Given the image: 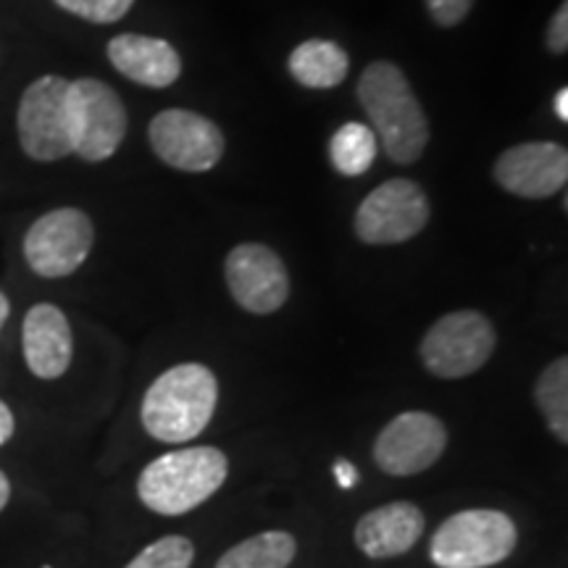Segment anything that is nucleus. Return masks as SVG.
Masks as SVG:
<instances>
[{
  "mask_svg": "<svg viewBox=\"0 0 568 568\" xmlns=\"http://www.w3.org/2000/svg\"><path fill=\"white\" fill-rule=\"evenodd\" d=\"M17 132L21 151L32 161L51 163L67 159L71 153L69 80L45 74L21 92Z\"/></svg>",
  "mask_w": 568,
  "mask_h": 568,
  "instance_id": "8",
  "label": "nucleus"
},
{
  "mask_svg": "<svg viewBox=\"0 0 568 568\" xmlns=\"http://www.w3.org/2000/svg\"><path fill=\"white\" fill-rule=\"evenodd\" d=\"M21 351L27 368L38 379H59L69 372L74 339H71L69 318L59 305L38 303L27 311L21 324Z\"/></svg>",
  "mask_w": 568,
  "mask_h": 568,
  "instance_id": "14",
  "label": "nucleus"
},
{
  "mask_svg": "<svg viewBox=\"0 0 568 568\" xmlns=\"http://www.w3.org/2000/svg\"><path fill=\"white\" fill-rule=\"evenodd\" d=\"M297 556V542L290 531L268 529L234 545L216 560V568H287Z\"/></svg>",
  "mask_w": 568,
  "mask_h": 568,
  "instance_id": "18",
  "label": "nucleus"
},
{
  "mask_svg": "<svg viewBox=\"0 0 568 568\" xmlns=\"http://www.w3.org/2000/svg\"><path fill=\"white\" fill-rule=\"evenodd\" d=\"M335 474H337L339 487H345V489H351L355 485V479H358V471H355V466L351 464V460H337Z\"/></svg>",
  "mask_w": 568,
  "mask_h": 568,
  "instance_id": "26",
  "label": "nucleus"
},
{
  "mask_svg": "<svg viewBox=\"0 0 568 568\" xmlns=\"http://www.w3.org/2000/svg\"><path fill=\"white\" fill-rule=\"evenodd\" d=\"M9 314H11V303H9V297H6L3 290H0V329H3V324L9 322Z\"/></svg>",
  "mask_w": 568,
  "mask_h": 568,
  "instance_id": "29",
  "label": "nucleus"
},
{
  "mask_svg": "<svg viewBox=\"0 0 568 568\" xmlns=\"http://www.w3.org/2000/svg\"><path fill=\"white\" fill-rule=\"evenodd\" d=\"M109 61L126 80L163 90L182 77V59L169 40L148 34H116L109 42Z\"/></svg>",
  "mask_w": 568,
  "mask_h": 568,
  "instance_id": "16",
  "label": "nucleus"
},
{
  "mask_svg": "<svg viewBox=\"0 0 568 568\" xmlns=\"http://www.w3.org/2000/svg\"><path fill=\"white\" fill-rule=\"evenodd\" d=\"M358 101L389 161L416 163L422 159L429 142V122L400 67L393 61L368 63L358 80Z\"/></svg>",
  "mask_w": 568,
  "mask_h": 568,
  "instance_id": "1",
  "label": "nucleus"
},
{
  "mask_svg": "<svg viewBox=\"0 0 568 568\" xmlns=\"http://www.w3.org/2000/svg\"><path fill=\"white\" fill-rule=\"evenodd\" d=\"M552 109H556V116L560 122H568V88H560L556 101H552Z\"/></svg>",
  "mask_w": 568,
  "mask_h": 568,
  "instance_id": "27",
  "label": "nucleus"
},
{
  "mask_svg": "<svg viewBox=\"0 0 568 568\" xmlns=\"http://www.w3.org/2000/svg\"><path fill=\"white\" fill-rule=\"evenodd\" d=\"M495 326L479 311H453L426 329L418 347L426 372L437 379H464L493 358Z\"/></svg>",
  "mask_w": 568,
  "mask_h": 568,
  "instance_id": "6",
  "label": "nucleus"
},
{
  "mask_svg": "<svg viewBox=\"0 0 568 568\" xmlns=\"http://www.w3.org/2000/svg\"><path fill=\"white\" fill-rule=\"evenodd\" d=\"M230 460L219 447H180L142 468L138 497L161 516H182L203 506L222 489Z\"/></svg>",
  "mask_w": 568,
  "mask_h": 568,
  "instance_id": "3",
  "label": "nucleus"
},
{
  "mask_svg": "<svg viewBox=\"0 0 568 568\" xmlns=\"http://www.w3.org/2000/svg\"><path fill=\"white\" fill-rule=\"evenodd\" d=\"M9 500H11V481L3 471H0V510L9 506Z\"/></svg>",
  "mask_w": 568,
  "mask_h": 568,
  "instance_id": "28",
  "label": "nucleus"
},
{
  "mask_svg": "<svg viewBox=\"0 0 568 568\" xmlns=\"http://www.w3.org/2000/svg\"><path fill=\"white\" fill-rule=\"evenodd\" d=\"M287 69L303 88L332 90L345 82L351 59L335 40H305L290 53Z\"/></svg>",
  "mask_w": 568,
  "mask_h": 568,
  "instance_id": "17",
  "label": "nucleus"
},
{
  "mask_svg": "<svg viewBox=\"0 0 568 568\" xmlns=\"http://www.w3.org/2000/svg\"><path fill=\"white\" fill-rule=\"evenodd\" d=\"M548 48H550V53H556V55H564L568 51V3H560L556 17L550 19Z\"/></svg>",
  "mask_w": 568,
  "mask_h": 568,
  "instance_id": "24",
  "label": "nucleus"
},
{
  "mask_svg": "<svg viewBox=\"0 0 568 568\" xmlns=\"http://www.w3.org/2000/svg\"><path fill=\"white\" fill-rule=\"evenodd\" d=\"M426 527V518L422 508L408 500L387 503L368 510L355 524V545L361 552L374 560H387L406 556L414 545L422 539Z\"/></svg>",
  "mask_w": 568,
  "mask_h": 568,
  "instance_id": "15",
  "label": "nucleus"
},
{
  "mask_svg": "<svg viewBox=\"0 0 568 568\" xmlns=\"http://www.w3.org/2000/svg\"><path fill=\"white\" fill-rule=\"evenodd\" d=\"M447 429L435 414L406 410L374 439V464L389 477H416L443 458Z\"/></svg>",
  "mask_w": 568,
  "mask_h": 568,
  "instance_id": "11",
  "label": "nucleus"
},
{
  "mask_svg": "<svg viewBox=\"0 0 568 568\" xmlns=\"http://www.w3.org/2000/svg\"><path fill=\"white\" fill-rule=\"evenodd\" d=\"M69 130L71 153L88 163L109 161L130 130L122 98L95 77L69 82Z\"/></svg>",
  "mask_w": 568,
  "mask_h": 568,
  "instance_id": "5",
  "label": "nucleus"
},
{
  "mask_svg": "<svg viewBox=\"0 0 568 568\" xmlns=\"http://www.w3.org/2000/svg\"><path fill=\"white\" fill-rule=\"evenodd\" d=\"M195 560V545L182 535H169L142 548L124 568H190Z\"/></svg>",
  "mask_w": 568,
  "mask_h": 568,
  "instance_id": "21",
  "label": "nucleus"
},
{
  "mask_svg": "<svg viewBox=\"0 0 568 568\" xmlns=\"http://www.w3.org/2000/svg\"><path fill=\"white\" fill-rule=\"evenodd\" d=\"M95 226L80 209H53L24 234V261L42 280L74 274L92 251Z\"/></svg>",
  "mask_w": 568,
  "mask_h": 568,
  "instance_id": "9",
  "label": "nucleus"
},
{
  "mask_svg": "<svg viewBox=\"0 0 568 568\" xmlns=\"http://www.w3.org/2000/svg\"><path fill=\"white\" fill-rule=\"evenodd\" d=\"M495 182L510 195L545 201L568 182V151L558 142H521L495 161Z\"/></svg>",
  "mask_w": 568,
  "mask_h": 568,
  "instance_id": "13",
  "label": "nucleus"
},
{
  "mask_svg": "<svg viewBox=\"0 0 568 568\" xmlns=\"http://www.w3.org/2000/svg\"><path fill=\"white\" fill-rule=\"evenodd\" d=\"M432 205L414 180H389L372 190L355 211V234L366 245H400L429 224Z\"/></svg>",
  "mask_w": 568,
  "mask_h": 568,
  "instance_id": "7",
  "label": "nucleus"
},
{
  "mask_svg": "<svg viewBox=\"0 0 568 568\" xmlns=\"http://www.w3.org/2000/svg\"><path fill=\"white\" fill-rule=\"evenodd\" d=\"M535 403L542 410L548 429L558 443H568V361L566 355L550 361L537 376Z\"/></svg>",
  "mask_w": 568,
  "mask_h": 568,
  "instance_id": "19",
  "label": "nucleus"
},
{
  "mask_svg": "<svg viewBox=\"0 0 568 568\" xmlns=\"http://www.w3.org/2000/svg\"><path fill=\"white\" fill-rule=\"evenodd\" d=\"M474 0H426V11L435 24L439 27H456L468 17Z\"/></svg>",
  "mask_w": 568,
  "mask_h": 568,
  "instance_id": "23",
  "label": "nucleus"
},
{
  "mask_svg": "<svg viewBox=\"0 0 568 568\" xmlns=\"http://www.w3.org/2000/svg\"><path fill=\"white\" fill-rule=\"evenodd\" d=\"M226 287L234 303L247 314L268 316L290 297V274L280 253L261 243L232 247L224 264Z\"/></svg>",
  "mask_w": 568,
  "mask_h": 568,
  "instance_id": "12",
  "label": "nucleus"
},
{
  "mask_svg": "<svg viewBox=\"0 0 568 568\" xmlns=\"http://www.w3.org/2000/svg\"><path fill=\"white\" fill-rule=\"evenodd\" d=\"M376 153H379V140L368 124L347 122L329 140V159L345 176L366 174Z\"/></svg>",
  "mask_w": 568,
  "mask_h": 568,
  "instance_id": "20",
  "label": "nucleus"
},
{
  "mask_svg": "<svg viewBox=\"0 0 568 568\" xmlns=\"http://www.w3.org/2000/svg\"><path fill=\"white\" fill-rule=\"evenodd\" d=\"M518 529L514 518L493 508L458 510L439 524L429 542L437 568H493L514 556Z\"/></svg>",
  "mask_w": 568,
  "mask_h": 568,
  "instance_id": "4",
  "label": "nucleus"
},
{
  "mask_svg": "<svg viewBox=\"0 0 568 568\" xmlns=\"http://www.w3.org/2000/svg\"><path fill=\"white\" fill-rule=\"evenodd\" d=\"M216 403L219 382L209 366H172L142 397V426L159 443H190L209 426Z\"/></svg>",
  "mask_w": 568,
  "mask_h": 568,
  "instance_id": "2",
  "label": "nucleus"
},
{
  "mask_svg": "<svg viewBox=\"0 0 568 568\" xmlns=\"http://www.w3.org/2000/svg\"><path fill=\"white\" fill-rule=\"evenodd\" d=\"M53 3L71 17L92 21V24H113L130 13L134 0H53Z\"/></svg>",
  "mask_w": 568,
  "mask_h": 568,
  "instance_id": "22",
  "label": "nucleus"
},
{
  "mask_svg": "<svg viewBox=\"0 0 568 568\" xmlns=\"http://www.w3.org/2000/svg\"><path fill=\"white\" fill-rule=\"evenodd\" d=\"M17 432V418H13L11 408L0 400V445H6Z\"/></svg>",
  "mask_w": 568,
  "mask_h": 568,
  "instance_id": "25",
  "label": "nucleus"
},
{
  "mask_svg": "<svg viewBox=\"0 0 568 568\" xmlns=\"http://www.w3.org/2000/svg\"><path fill=\"white\" fill-rule=\"evenodd\" d=\"M151 148L166 166L180 172H211L224 155V134L211 119L187 109L155 113L148 126Z\"/></svg>",
  "mask_w": 568,
  "mask_h": 568,
  "instance_id": "10",
  "label": "nucleus"
}]
</instances>
